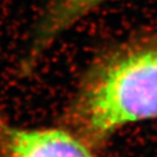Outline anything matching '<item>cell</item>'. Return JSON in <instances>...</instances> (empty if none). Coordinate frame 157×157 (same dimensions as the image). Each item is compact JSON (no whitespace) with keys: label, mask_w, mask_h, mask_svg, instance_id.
Wrapping results in <instances>:
<instances>
[{"label":"cell","mask_w":157,"mask_h":157,"mask_svg":"<svg viewBox=\"0 0 157 157\" xmlns=\"http://www.w3.org/2000/svg\"><path fill=\"white\" fill-rule=\"evenodd\" d=\"M107 1L109 0H47L21 61L22 74L32 72L57 38Z\"/></svg>","instance_id":"cell-3"},{"label":"cell","mask_w":157,"mask_h":157,"mask_svg":"<svg viewBox=\"0 0 157 157\" xmlns=\"http://www.w3.org/2000/svg\"><path fill=\"white\" fill-rule=\"evenodd\" d=\"M0 157H95L87 143L62 128H23L0 117Z\"/></svg>","instance_id":"cell-2"},{"label":"cell","mask_w":157,"mask_h":157,"mask_svg":"<svg viewBox=\"0 0 157 157\" xmlns=\"http://www.w3.org/2000/svg\"><path fill=\"white\" fill-rule=\"evenodd\" d=\"M64 119L87 144L104 143L131 123L157 119V31L99 52L82 74Z\"/></svg>","instance_id":"cell-1"}]
</instances>
